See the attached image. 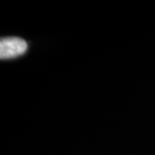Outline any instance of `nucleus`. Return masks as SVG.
I'll use <instances>...</instances> for the list:
<instances>
[{
	"instance_id": "obj_1",
	"label": "nucleus",
	"mask_w": 155,
	"mask_h": 155,
	"mask_svg": "<svg viewBox=\"0 0 155 155\" xmlns=\"http://www.w3.org/2000/svg\"><path fill=\"white\" fill-rule=\"evenodd\" d=\"M27 49V42L20 38H3L0 40V58L7 60L22 55Z\"/></svg>"
}]
</instances>
